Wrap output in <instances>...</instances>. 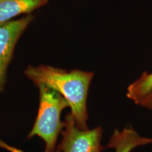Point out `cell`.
Masks as SVG:
<instances>
[{
	"label": "cell",
	"instance_id": "6",
	"mask_svg": "<svg viewBox=\"0 0 152 152\" xmlns=\"http://www.w3.org/2000/svg\"><path fill=\"white\" fill-rule=\"evenodd\" d=\"M152 92V72L144 73L134 83H131L127 89V97L140 104L147 95Z\"/></svg>",
	"mask_w": 152,
	"mask_h": 152
},
{
	"label": "cell",
	"instance_id": "7",
	"mask_svg": "<svg viewBox=\"0 0 152 152\" xmlns=\"http://www.w3.org/2000/svg\"><path fill=\"white\" fill-rule=\"evenodd\" d=\"M139 105L145 109L152 110V92L149 95H147Z\"/></svg>",
	"mask_w": 152,
	"mask_h": 152
},
{
	"label": "cell",
	"instance_id": "3",
	"mask_svg": "<svg viewBox=\"0 0 152 152\" xmlns=\"http://www.w3.org/2000/svg\"><path fill=\"white\" fill-rule=\"evenodd\" d=\"M61 134L62 140L58 147L61 152H102L106 148L101 144L102 126L92 130L80 129L71 113L66 115Z\"/></svg>",
	"mask_w": 152,
	"mask_h": 152
},
{
	"label": "cell",
	"instance_id": "1",
	"mask_svg": "<svg viewBox=\"0 0 152 152\" xmlns=\"http://www.w3.org/2000/svg\"><path fill=\"white\" fill-rule=\"evenodd\" d=\"M24 73L35 85H45L61 94L71 108V113L76 125L82 130L88 129L87 99L94 77L92 72L77 69L67 71L50 66L41 65L28 66Z\"/></svg>",
	"mask_w": 152,
	"mask_h": 152
},
{
	"label": "cell",
	"instance_id": "5",
	"mask_svg": "<svg viewBox=\"0 0 152 152\" xmlns=\"http://www.w3.org/2000/svg\"><path fill=\"white\" fill-rule=\"evenodd\" d=\"M47 2L48 0H0V23L20 14H29Z\"/></svg>",
	"mask_w": 152,
	"mask_h": 152
},
{
	"label": "cell",
	"instance_id": "2",
	"mask_svg": "<svg viewBox=\"0 0 152 152\" xmlns=\"http://www.w3.org/2000/svg\"><path fill=\"white\" fill-rule=\"evenodd\" d=\"M39 92V105L35 122L28 137L38 136L45 142V152L54 151L57 139L64 128L61 112L68 106L61 94L47 85H37Z\"/></svg>",
	"mask_w": 152,
	"mask_h": 152
},
{
	"label": "cell",
	"instance_id": "8",
	"mask_svg": "<svg viewBox=\"0 0 152 152\" xmlns=\"http://www.w3.org/2000/svg\"><path fill=\"white\" fill-rule=\"evenodd\" d=\"M0 148H3V149L8 150V151H9L10 152H25L23 151H22V150L17 149L16 147H12V146L5 143V142H3L1 140H0ZM52 152H61V151L58 150L57 151H52Z\"/></svg>",
	"mask_w": 152,
	"mask_h": 152
},
{
	"label": "cell",
	"instance_id": "4",
	"mask_svg": "<svg viewBox=\"0 0 152 152\" xmlns=\"http://www.w3.org/2000/svg\"><path fill=\"white\" fill-rule=\"evenodd\" d=\"M33 18V16L28 15L0 23V92L4 87L7 68L16 44Z\"/></svg>",
	"mask_w": 152,
	"mask_h": 152
}]
</instances>
